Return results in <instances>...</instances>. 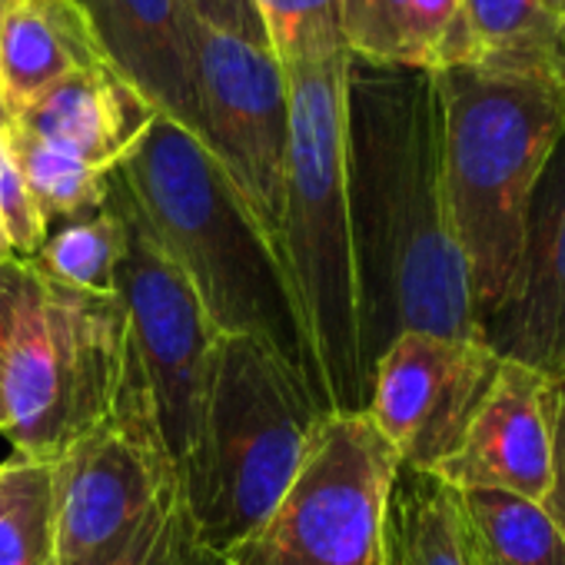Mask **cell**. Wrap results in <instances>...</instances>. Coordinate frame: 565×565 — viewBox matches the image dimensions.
<instances>
[{
    "mask_svg": "<svg viewBox=\"0 0 565 565\" xmlns=\"http://www.w3.org/2000/svg\"><path fill=\"white\" fill-rule=\"evenodd\" d=\"M347 170L370 380L399 333L482 340L443 186V114L433 71L350 54Z\"/></svg>",
    "mask_w": 565,
    "mask_h": 565,
    "instance_id": "obj_1",
    "label": "cell"
},
{
    "mask_svg": "<svg viewBox=\"0 0 565 565\" xmlns=\"http://www.w3.org/2000/svg\"><path fill=\"white\" fill-rule=\"evenodd\" d=\"M107 200L190 282L220 337H246L287 356L327 403L303 313L269 230L190 130L157 117L110 170Z\"/></svg>",
    "mask_w": 565,
    "mask_h": 565,
    "instance_id": "obj_2",
    "label": "cell"
},
{
    "mask_svg": "<svg viewBox=\"0 0 565 565\" xmlns=\"http://www.w3.org/2000/svg\"><path fill=\"white\" fill-rule=\"evenodd\" d=\"M347 64L343 41H313L282 64L290 130L276 236L333 413H360L370 403L350 233Z\"/></svg>",
    "mask_w": 565,
    "mask_h": 565,
    "instance_id": "obj_3",
    "label": "cell"
},
{
    "mask_svg": "<svg viewBox=\"0 0 565 565\" xmlns=\"http://www.w3.org/2000/svg\"><path fill=\"white\" fill-rule=\"evenodd\" d=\"M436 90L443 186L482 327L512 287L532 186L565 130V81L558 74L443 67Z\"/></svg>",
    "mask_w": 565,
    "mask_h": 565,
    "instance_id": "obj_4",
    "label": "cell"
},
{
    "mask_svg": "<svg viewBox=\"0 0 565 565\" xmlns=\"http://www.w3.org/2000/svg\"><path fill=\"white\" fill-rule=\"evenodd\" d=\"M333 409L276 350L220 337L183 502L203 548L226 555L282 499Z\"/></svg>",
    "mask_w": 565,
    "mask_h": 565,
    "instance_id": "obj_5",
    "label": "cell"
},
{
    "mask_svg": "<svg viewBox=\"0 0 565 565\" xmlns=\"http://www.w3.org/2000/svg\"><path fill=\"white\" fill-rule=\"evenodd\" d=\"M134 370L130 320L120 297L81 294L18 259L14 313L4 350V436L14 456L54 462L100 426Z\"/></svg>",
    "mask_w": 565,
    "mask_h": 565,
    "instance_id": "obj_6",
    "label": "cell"
},
{
    "mask_svg": "<svg viewBox=\"0 0 565 565\" xmlns=\"http://www.w3.org/2000/svg\"><path fill=\"white\" fill-rule=\"evenodd\" d=\"M399 456L366 409L330 413L276 509L223 565H390Z\"/></svg>",
    "mask_w": 565,
    "mask_h": 565,
    "instance_id": "obj_7",
    "label": "cell"
},
{
    "mask_svg": "<svg viewBox=\"0 0 565 565\" xmlns=\"http://www.w3.org/2000/svg\"><path fill=\"white\" fill-rule=\"evenodd\" d=\"M180 489L137 370L114 413L51 462L57 565H94Z\"/></svg>",
    "mask_w": 565,
    "mask_h": 565,
    "instance_id": "obj_8",
    "label": "cell"
},
{
    "mask_svg": "<svg viewBox=\"0 0 565 565\" xmlns=\"http://www.w3.org/2000/svg\"><path fill=\"white\" fill-rule=\"evenodd\" d=\"M127 226L130 239L117 266V297L130 320V343L160 443L183 482L203 433L220 333L173 263L137 223L127 220Z\"/></svg>",
    "mask_w": 565,
    "mask_h": 565,
    "instance_id": "obj_9",
    "label": "cell"
},
{
    "mask_svg": "<svg viewBox=\"0 0 565 565\" xmlns=\"http://www.w3.org/2000/svg\"><path fill=\"white\" fill-rule=\"evenodd\" d=\"M196 87V140L236 183L249 210L279 236L290 97L282 64L186 14ZM279 249V246H276Z\"/></svg>",
    "mask_w": 565,
    "mask_h": 565,
    "instance_id": "obj_10",
    "label": "cell"
},
{
    "mask_svg": "<svg viewBox=\"0 0 565 565\" xmlns=\"http://www.w3.org/2000/svg\"><path fill=\"white\" fill-rule=\"evenodd\" d=\"M502 360L482 340L399 333L373 363L366 413L403 469L433 472L452 456L499 376Z\"/></svg>",
    "mask_w": 565,
    "mask_h": 565,
    "instance_id": "obj_11",
    "label": "cell"
},
{
    "mask_svg": "<svg viewBox=\"0 0 565 565\" xmlns=\"http://www.w3.org/2000/svg\"><path fill=\"white\" fill-rule=\"evenodd\" d=\"M479 337L499 360L565 376V130L532 186L512 287Z\"/></svg>",
    "mask_w": 565,
    "mask_h": 565,
    "instance_id": "obj_12",
    "label": "cell"
},
{
    "mask_svg": "<svg viewBox=\"0 0 565 565\" xmlns=\"http://www.w3.org/2000/svg\"><path fill=\"white\" fill-rule=\"evenodd\" d=\"M433 476L456 492L495 489L542 502L552 482V380L502 360L466 436Z\"/></svg>",
    "mask_w": 565,
    "mask_h": 565,
    "instance_id": "obj_13",
    "label": "cell"
},
{
    "mask_svg": "<svg viewBox=\"0 0 565 565\" xmlns=\"http://www.w3.org/2000/svg\"><path fill=\"white\" fill-rule=\"evenodd\" d=\"M104 61L137 87L160 117L196 134L193 54L180 0H77Z\"/></svg>",
    "mask_w": 565,
    "mask_h": 565,
    "instance_id": "obj_14",
    "label": "cell"
},
{
    "mask_svg": "<svg viewBox=\"0 0 565 565\" xmlns=\"http://www.w3.org/2000/svg\"><path fill=\"white\" fill-rule=\"evenodd\" d=\"M157 117L137 87L100 64L47 87L14 117V130L110 173Z\"/></svg>",
    "mask_w": 565,
    "mask_h": 565,
    "instance_id": "obj_15",
    "label": "cell"
},
{
    "mask_svg": "<svg viewBox=\"0 0 565 565\" xmlns=\"http://www.w3.org/2000/svg\"><path fill=\"white\" fill-rule=\"evenodd\" d=\"M100 64L104 51L77 0H14L0 14V94L14 117L57 81Z\"/></svg>",
    "mask_w": 565,
    "mask_h": 565,
    "instance_id": "obj_16",
    "label": "cell"
},
{
    "mask_svg": "<svg viewBox=\"0 0 565 565\" xmlns=\"http://www.w3.org/2000/svg\"><path fill=\"white\" fill-rule=\"evenodd\" d=\"M558 34L562 24L542 0H462L459 67L562 77Z\"/></svg>",
    "mask_w": 565,
    "mask_h": 565,
    "instance_id": "obj_17",
    "label": "cell"
},
{
    "mask_svg": "<svg viewBox=\"0 0 565 565\" xmlns=\"http://www.w3.org/2000/svg\"><path fill=\"white\" fill-rule=\"evenodd\" d=\"M390 565H479L462 499L433 472L399 466L390 499Z\"/></svg>",
    "mask_w": 565,
    "mask_h": 565,
    "instance_id": "obj_18",
    "label": "cell"
},
{
    "mask_svg": "<svg viewBox=\"0 0 565 565\" xmlns=\"http://www.w3.org/2000/svg\"><path fill=\"white\" fill-rule=\"evenodd\" d=\"M459 499L476 552L489 565H565V535L542 502L495 489H469Z\"/></svg>",
    "mask_w": 565,
    "mask_h": 565,
    "instance_id": "obj_19",
    "label": "cell"
},
{
    "mask_svg": "<svg viewBox=\"0 0 565 565\" xmlns=\"http://www.w3.org/2000/svg\"><path fill=\"white\" fill-rule=\"evenodd\" d=\"M130 226L124 213L107 200L104 210L67 220L47 233L44 246L31 256L34 269L61 287L81 294H117V266L127 253Z\"/></svg>",
    "mask_w": 565,
    "mask_h": 565,
    "instance_id": "obj_20",
    "label": "cell"
},
{
    "mask_svg": "<svg viewBox=\"0 0 565 565\" xmlns=\"http://www.w3.org/2000/svg\"><path fill=\"white\" fill-rule=\"evenodd\" d=\"M0 565H57L51 462H0Z\"/></svg>",
    "mask_w": 565,
    "mask_h": 565,
    "instance_id": "obj_21",
    "label": "cell"
},
{
    "mask_svg": "<svg viewBox=\"0 0 565 565\" xmlns=\"http://www.w3.org/2000/svg\"><path fill=\"white\" fill-rule=\"evenodd\" d=\"M18 167L31 186V196L47 223V233L54 223L81 220L107 206V186L110 173L84 163L74 153H64L51 143H41L21 130H8Z\"/></svg>",
    "mask_w": 565,
    "mask_h": 565,
    "instance_id": "obj_22",
    "label": "cell"
},
{
    "mask_svg": "<svg viewBox=\"0 0 565 565\" xmlns=\"http://www.w3.org/2000/svg\"><path fill=\"white\" fill-rule=\"evenodd\" d=\"M94 565H220V555L203 548L183 492H170L110 555Z\"/></svg>",
    "mask_w": 565,
    "mask_h": 565,
    "instance_id": "obj_23",
    "label": "cell"
},
{
    "mask_svg": "<svg viewBox=\"0 0 565 565\" xmlns=\"http://www.w3.org/2000/svg\"><path fill=\"white\" fill-rule=\"evenodd\" d=\"M409 0H340V34L353 57L406 67Z\"/></svg>",
    "mask_w": 565,
    "mask_h": 565,
    "instance_id": "obj_24",
    "label": "cell"
},
{
    "mask_svg": "<svg viewBox=\"0 0 565 565\" xmlns=\"http://www.w3.org/2000/svg\"><path fill=\"white\" fill-rule=\"evenodd\" d=\"M256 11L279 64L294 61L313 41H343L340 0H256Z\"/></svg>",
    "mask_w": 565,
    "mask_h": 565,
    "instance_id": "obj_25",
    "label": "cell"
},
{
    "mask_svg": "<svg viewBox=\"0 0 565 565\" xmlns=\"http://www.w3.org/2000/svg\"><path fill=\"white\" fill-rule=\"evenodd\" d=\"M0 226L18 259H31L47 239V223L18 167L8 130H0Z\"/></svg>",
    "mask_w": 565,
    "mask_h": 565,
    "instance_id": "obj_26",
    "label": "cell"
},
{
    "mask_svg": "<svg viewBox=\"0 0 565 565\" xmlns=\"http://www.w3.org/2000/svg\"><path fill=\"white\" fill-rule=\"evenodd\" d=\"M462 0H409L406 21V67L436 71L443 47L459 21Z\"/></svg>",
    "mask_w": 565,
    "mask_h": 565,
    "instance_id": "obj_27",
    "label": "cell"
},
{
    "mask_svg": "<svg viewBox=\"0 0 565 565\" xmlns=\"http://www.w3.org/2000/svg\"><path fill=\"white\" fill-rule=\"evenodd\" d=\"M180 4L200 24H206L233 41H243L249 47L269 51V38H266L263 18L256 11V0H180Z\"/></svg>",
    "mask_w": 565,
    "mask_h": 565,
    "instance_id": "obj_28",
    "label": "cell"
},
{
    "mask_svg": "<svg viewBox=\"0 0 565 565\" xmlns=\"http://www.w3.org/2000/svg\"><path fill=\"white\" fill-rule=\"evenodd\" d=\"M542 509L565 535V376L552 380V482Z\"/></svg>",
    "mask_w": 565,
    "mask_h": 565,
    "instance_id": "obj_29",
    "label": "cell"
},
{
    "mask_svg": "<svg viewBox=\"0 0 565 565\" xmlns=\"http://www.w3.org/2000/svg\"><path fill=\"white\" fill-rule=\"evenodd\" d=\"M14 287H18V259L0 263V373H4V350L14 313ZM0 433H4V393H0Z\"/></svg>",
    "mask_w": 565,
    "mask_h": 565,
    "instance_id": "obj_30",
    "label": "cell"
},
{
    "mask_svg": "<svg viewBox=\"0 0 565 565\" xmlns=\"http://www.w3.org/2000/svg\"><path fill=\"white\" fill-rule=\"evenodd\" d=\"M14 127V110L8 107L4 94H0V130H11Z\"/></svg>",
    "mask_w": 565,
    "mask_h": 565,
    "instance_id": "obj_31",
    "label": "cell"
},
{
    "mask_svg": "<svg viewBox=\"0 0 565 565\" xmlns=\"http://www.w3.org/2000/svg\"><path fill=\"white\" fill-rule=\"evenodd\" d=\"M545 4V11L558 21V24H565V0H542Z\"/></svg>",
    "mask_w": 565,
    "mask_h": 565,
    "instance_id": "obj_32",
    "label": "cell"
},
{
    "mask_svg": "<svg viewBox=\"0 0 565 565\" xmlns=\"http://www.w3.org/2000/svg\"><path fill=\"white\" fill-rule=\"evenodd\" d=\"M11 259H18V256L11 253V243L4 236V226H0V263H11Z\"/></svg>",
    "mask_w": 565,
    "mask_h": 565,
    "instance_id": "obj_33",
    "label": "cell"
},
{
    "mask_svg": "<svg viewBox=\"0 0 565 565\" xmlns=\"http://www.w3.org/2000/svg\"><path fill=\"white\" fill-rule=\"evenodd\" d=\"M558 67H562V77H565V24H562V34H558Z\"/></svg>",
    "mask_w": 565,
    "mask_h": 565,
    "instance_id": "obj_34",
    "label": "cell"
},
{
    "mask_svg": "<svg viewBox=\"0 0 565 565\" xmlns=\"http://www.w3.org/2000/svg\"><path fill=\"white\" fill-rule=\"evenodd\" d=\"M11 4H14V0H0V14H4V11H8Z\"/></svg>",
    "mask_w": 565,
    "mask_h": 565,
    "instance_id": "obj_35",
    "label": "cell"
},
{
    "mask_svg": "<svg viewBox=\"0 0 565 565\" xmlns=\"http://www.w3.org/2000/svg\"><path fill=\"white\" fill-rule=\"evenodd\" d=\"M472 545H476V542H472ZM476 558H479V565H489V562H486V558H482L479 552H476Z\"/></svg>",
    "mask_w": 565,
    "mask_h": 565,
    "instance_id": "obj_36",
    "label": "cell"
},
{
    "mask_svg": "<svg viewBox=\"0 0 565 565\" xmlns=\"http://www.w3.org/2000/svg\"><path fill=\"white\" fill-rule=\"evenodd\" d=\"M220 565H223V562H220Z\"/></svg>",
    "mask_w": 565,
    "mask_h": 565,
    "instance_id": "obj_37",
    "label": "cell"
}]
</instances>
